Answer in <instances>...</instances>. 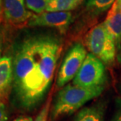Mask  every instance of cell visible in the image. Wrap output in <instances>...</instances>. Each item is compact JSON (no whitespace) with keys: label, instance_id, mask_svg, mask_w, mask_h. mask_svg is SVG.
<instances>
[{"label":"cell","instance_id":"obj_1","mask_svg":"<svg viewBox=\"0 0 121 121\" xmlns=\"http://www.w3.org/2000/svg\"><path fill=\"white\" fill-rule=\"evenodd\" d=\"M63 49L59 38L51 35L27 37L13 50V96L17 107L34 109L45 98Z\"/></svg>","mask_w":121,"mask_h":121},{"label":"cell","instance_id":"obj_2","mask_svg":"<svg viewBox=\"0 0 121 121\" xmlns=\"http://www.w3.org/2000/svg\"><path fill=\"white\" fill-rule=\"evenodd\" d=\"M103 90L104 86L86 88L73 84H66L57 95L52 110V119L56 120L74 112L87 102L101 95Z\"/></svg>","mask_w":121,"mask_h":121},{"label":"cell","instance_id":"obj_3","mask_svg":"<svg viewBox=\"0 0 121 121\" xmlns=\"http://www.w3.org/2000/svg\"><path fill=\"white\" fill-rule=\"evenodd\" d=\"M84 44L89 52L110 66L116 59V42L107 31L103 23L93 27L84 38Z\"/></svg>","mask_w":121,"mask_h":121},{"label":"cell","instance_id":"obj_4","mask_svg":"<svg viewBox=\"0 0 121 121\" xmlns=\"http://www.w3.org/2000/svg\"><path fill=\"white\" fill-rule=\"evenodd\" d=\"M105 80V64L93 54L88 53L83 65L73 81L74 85L91 88L103 86Z\"/></svg>","mask_w":121,"mask_h":121},{"label":"cell","instance_id":"obj_5","mask_svg":"<svg viewBox=\"0 0 121 121\" xmlns=\"http://www.w3.org/2000/svg\"><path fill=\"white\" fill-rule=\"evenodd\" d=\"M87 51L81 44H75L68 51L60 69L57 78V87H64L69 81L74 79L83 65L87 56Z\"/></svg>","mask_w":121,"mask_h":121},{"label":"cell","instance_id":"obj_6","mask_svg":"<svg viewBox=\"0 0 121 121\" xmlns=\"http://www.w3.org/2000/svg\"><path fill=\"white\" fill-rule=\"evenodd\" d=\"M26 7L25 0H2L3 23L14 29L28 27V23L35 14Z\"/></svg>","mask_w":121,"mask_h":121},{"label":"cell","instance_id":"obj_7","mask_svg":"<svg viewBox=\"0 0 121 121\" xmlns=\"http://www.w3.org/2000/svg\"><path fill=\"white\" fill-rule=\"evenodd\" d=\"M73 20L70 12H44L35 14L28 23V27H49L65 35Z\"/></svg>","mask_w":121,"mask_h":121},{"label":"cell","instance_id":"obj_8","mask_svg":"<svg viewBox=\"0 0 121 121\" xmlns=\"http://www.w3.org/2000/svg\"><path fill=\"white\" fill-rule=\"evenodd\" d=\"M13 83V57L4 56L0 58V102L6 103L12 91Z\"/></svg>","mask_w":121,"mask_h":121},{"label":"cell","instance_id":"obj_9","mask_svg":"<svg viewBox=\"0 0 121 121\" xmlns=\"http://www.w3.org/2000/svg\"><path fill=\"white\" fill-rule=\"evenodd\" d=\"M107 31L116 43L121 42V5L114 2L103 22Z\"/></svg>","mask_w":121,"mask_h":121},{"label":"cell","instance_id":"obj_10","mask_svg":"<svg viewBox=\"0 0 121 121\" xmlns=\"http://www.w3.org/2000/svg\"><path fill=\"white\" fill-rule=\"evenodd\" d=\"M84 0H49L46 12H69L76 9Z\"/></svg>","mask_w":121,"mask_h":121},{"label":"cell","instance_id":"obj_11","mask_svg":"<svg viewBox=\"0 0 121 121\" xmlns=\"http://www.w3.org/2000/svg\"><path fill=\"white\" fill-rule=\"evenodd\" d=\"M75 121H102V109L98 106L85 108L78 113Z\"/></svg>","mask_w":121,"mask_h":121},{"label":"cell","instance_id":"obj_12","mask_svg":"<svg viewBox=\"0 0 121 121\" xmlns=\"http://www.w3.org/2000/svg\"><path fill=\"white\" fill-rule=\"evenodd\" d=\"M115 1L116 0H88L86 8L93 14H99L111 8Z\"/></svg>","mask_w":121,"mask_h":121},{"label":"cell","instance_id":"obj_13","mask_svg":"<svg viewBox=\"0 0 121 121\" xmlns=\"http://www.w3.org/2000/svg\"><path fill=\"white\" fill-rule=\"evenodd\" d=\"M49 0H25V4L28 9L41 14L46 10L48 2Z\"/></svg>","mask_w":121,"mask_h":121},{"label":"cell","instance_id":"obj_14","mask_svg":"<svg viewBox=\"0 0 121 121\" xmlns=\"http://www.w3.org/2000/svg\"><path fill=\"white\" fill-rule=\"evenodd\" d=\"M52 103V94H49L48 95L46 102L44 104L43 107L42 108L41 111L38 114L37 117L35 118V121H47L48 113L50 110V105Z\"/></svg>","mask_w":121,"mask_h":121},{"label":"cell","instance_id":"obj_15","mask_svg":"<svg viewBox=\"0 0 121 121\" xmlns=\"http://www.w3.org/2000/svg\"><path fill=\"white\" fill-rule=\"evenodd\" d=\"M8 27L5 24H0V58L8 42Z\"/></svg>","mask_w":121,"mask_h":121},{"label":"cell","instance_id":"obj_16","mask_svg":"<svg viewBox=\"0 0 121 121\" xmlns=\"http://www.w3.org/2000/svg\"><path fill=\"white\" fill-rule=\"evenodd\" d=\"M7 120V110L6 103L0 102V121Z\"/></svg>","mask_w":121,"mask_h":121},{"label":"cell","instance_id":"obj_17","mask_svg":"<svg viewBox=\"0 0 121 121\" xmlns=\"http://www.w3.org/2000/svg\"><path fill=\"white\" fill-rule=\"evenodd\" d=\"M13 121H33V119L30 117H20Z\"/></svg>","mask_w":121,"mask_h":121},{"label":"cell","instance_id":"obj_18","mask_svg":"<svg viewBox=\"0 0 121 121\" xmlns=\"http://www.w3.org/2000/svg\"><path fill=\"white\" fill-rule=\"evenodd\" d=\"M3 22V16H2V0H0V24Z\"/></svg>","mask_w":121,"mask_h":121},{"label":"cell","instance_id":"obj_19","mask_svg":"<svg viewBox=\"0 0 121 121\" xmlns=\"http://www.w3.org/2000/svg\"><path fill=\"white\" fill-rule=\"evenodd\" d=\"M117 61L120 64H121V45L119 46V52L117 54Z\"/></svg>","mask_w":121,"mask_h":121},{"label":"cell","instance_id":"obj_20","mask_svg":"<svg viewBox=\"0 0 121 121\" xmlns=\"http://www.w3.org/2000/svg\"><path fill=\"white\" fill-rule=\"evenodd\" d=\"M113 121H121V114L119 116V117H117L116 118V120H114Z\"/></svg>","mask_w":121,"mask_h":121},{"label":"cell","instance_id":"obj_21","mask_svg":"<svg viewBox=\"0 0 121 121\" xmlns=\"http://www.w3.org/2000/svg\"><path fill=\"white\" fill-rule=\"evenodd\" d=\"M116 1H117L120 5H121V0H116Z\"/></svg>","mask_w":121,"mask_h":121}]
</instances>
